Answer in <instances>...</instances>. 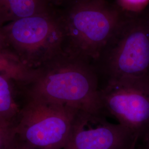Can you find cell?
<instances>
[{
	"label": "cell",
	"instance_id": "obj_12",
	"mask_svg": "<svg viewBox=\"0 0 149 149\" xmlns=\"http://www.w3.org/2000/svg\"><path fill=\"white\" fill-rule=\"evenodd\" d=\"M118 5L123 11L138 14L146 8L149 0H116Z\"/></svg>",
	"mask_w": 149,
	"mask_h": 149
},
{
	"label": "cell",
	"instance_id": "obj_1",
	"mask_svg": "<svg viewBox=\"0 0 149 149\" xmlns=\"http://www.w3.org/2000/svg\"><path fill=\"white\" fill-rule=\"evenodd\" d=\"M29 98H38L92 113H104L100 84L92 64L62 52L32 69Z\"/></svg>",
	"mask_w": 149,
	"mask_h": 149
},
{
	"label": "cell",
	"instance_id": "obj_16",
	"mask_svg": "<svg viewBox=\"0 0 149 149\" xmlns=\"http://www.w3.org/2000/svg\"><path fill=\"white\" fill-rule=\"evenodd\" d=\"M69 0H48L49 3L51 5L52 3H56V4H61L63 2H66Z\"/></svg>",
	"mask_w": 149,
	"mask_h": 149
},
{
	"label": "cell",
	"instance_id": "obj_10",
	"mask_svg": "<svg viewBox=\"0 0 149 149\" xmlns=\"http://www.w3.org/2000/svg\"><path fill=\"white\" fill-rule=\"evenodd\" d=\"M10 81L0 75V119L13 121L20 111L13 96Z\"/></svg>",
	"mask_w": 149,
	"mask_h": 149
},
{
	"label": "cell",
	"instance_id": "obj_15",
	"mask_svg": "<svg viewBox=\"0 0 149 149\" xmlns=\"http://www.w3.org/2000/svg\"><path fill=\"white\" fill-rule=\"evenodd\" d=\"M5 43L4 41V39L3 37L2 33V26L0 24V49H5Z\"/></svg>",
	"mask_w": 149,
	"mask_h": 149
},
{
	"label": "cell",
	"instance_id": "obj_17",
	"mask_svg": "<svg viewBox=\"0 0 149 149\" xmlns=\"http://www.w3.org/2000/svg\"><path fill=\"white\" fill-rule=\"evenodd\" d=\"M148 78H149V76L148 77Z\"/></svg>",
	"mask_w": 149,
	"mask_h": 149
},
{
	"label": "cell",
	"instance_id": "obj_9",
	"mask_svg": "<svg viewBox=\"0 0 149 149\" xmlns=\"http://www.w3.org/2000/svg\"><path fill=\"white\" fill-rule=\"evenodd\" d=\"M0 75L27 84L32 78V69L27 68L10 50L0 49Z\"/></svg>",
	"mask_w": 149,
	"mask_h": 149
},
{
	"label": "cell",
	"instance_id": "obj_6",
	"mask_svg": "<svg viewBox=\"0 0 149 149\" xmlns=\"http://www.w3.org/2000/svg\"><path fill=\"white\" fill-rule=\"evenodd\" d=\"M102 111L139 138L149 129L148 77L115 80L101 86Z\"/></svg>",
	"mask_w": 149,
	"mask_h": 149
},
{
	"label": "cell",
	"instance_id": "obj_5",
	"mask_svg": "<svg viewBox=\"0 0 149 149\" xmlns=\"http://www.w3.org/2000/svg\"><path fill=\"white\" fill-rule=\"evenodd\" d=\"M78 111L29 98L18 115L16 136L34 149H62L69 138Z\"/></svg>",
	"mask_w": 149,
	"mask_h": 149
},
{
	"label": "cell",
	"instance_id": "obj_3",
	"mask_svg": "<svg viewBox=\"0 0 149 149\" xmlns=\"http://www.w3.org/2000/svg\"><path fill=\"white\" fill-rule=\"evenodd\" d=\"M2 33L6 49L31 69L63 52L62 24L54 10L6 24Z\"/></svg>",
	"mask_w": 149,
	"mask_h": 149
},
{
	"label": "cell",
	"instance_id": "obj_13",
	"mask_svg": "<svg viewBox=\"0 0 149 149\" xmlns=\"http://www.w3.org/2000/svg\"><path fill=\"white\" fill-rule=\"evenodd\" d=\"M135 149H149V129L139 137Z\"/></svg>",
	"mask_w": 149,
	"mask_h": 149
},
{
	"label": "cell",
	"instance_id": "obj_8",
	"mask_svg": "<svg viewBox=\"0 0 149 149\" xmlns=\"http://www.w3.org/2000/svg\"><path fill=\"white\" fill-rule=\"evenodd\" d=\"M48 0H0V24L53 11Z\"/></svg>",
	"mask_w": 149,
	"mask_h": 149
},
{
	"label": "cell",
	"instance_id": "obj_2",
	"mask_svg": "<svg viewBox=\"0 0 149 149\" xmlns=\"http://www.w3.org/2000/svg\"><path fill=\"white\" fill-rule=\"evenodd\" d=\"M59 16L63 52L92 64L120 28L119 12L104 0H76Z\"/></svg>",
	"mask_w": 149,
	"mask_h": 149
},
{
	"label": "cell",
	"instance_id": "obj_14",
	"mask_svg": "<svg viewBox=\"0 0 149 149\" xmlns=\"http://www.w3.org/2000/svg\"><path fill=\"white\" fill-rule=\"evenodd\" d=\"M10 149H34L28 145V144L24 143L20 139L18 138L16 136L13 144H12Z\"/></svg>",
	"mask_w": 149,
	"mask_h": 149
},
{
	"label": "cell",
	"instance_id": "obj_7",
	"mask_svg": "<svg viewBox=\"0 0 149 149\" xmlns=\"http://www.w3.org/2000/svg\"><path fill=\"white\" fill-rule=\"evenodd\" d=\"M104 113L78 111L62 149H135L138 138Z\"/></svg>",
	"mask_w": 149,
	"mask_h": 149
},
{
	"label": "cell",
	"instance_id": "obj_4",
	"mask_svg": "<svg viewBox=\"0 0 149 149\" xmlns=\"http://www.w3.org/2000/svg\"><path fill=\"white\" fill-rule=\"evenodd\" d=\"M118 32L92 64L100 84L149 76V18H135ZM100 86V87H101Z\"/></svg>",
	"mask_w": 149,
	"mask_h": 149
},
{
	"label": "cell",
	"instance_id": "obj_11",
	"mask_svg": "<svg viewBox=\"0 0 149 149\" xmlns=\"http://www.w3.org/2000/svg\"><path fill=\"white\" fill-rule=\"evenodd\" d=\"M16 137L15 124L0 119V149H10Z\"/></svg>",
	"mask_w": 149,
	"mask_h": 149
}]
</instances>
